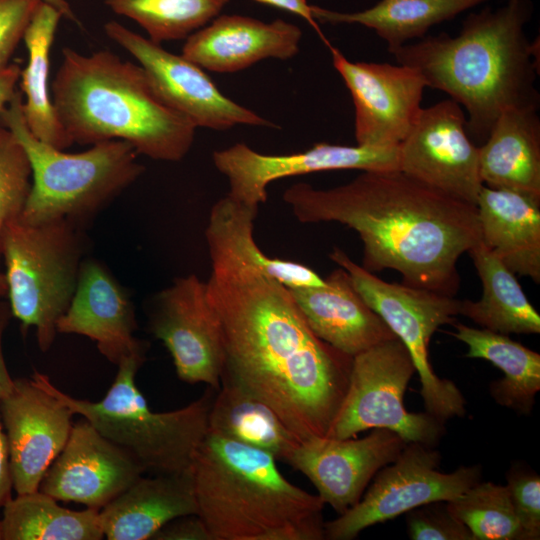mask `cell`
Returning <instances> with one entry per match:
<instances>
[{
    "mask_svg": "<svg viewBox=\"0 0 540 540\" xmlns=\"http://www.w3.org/2000/svg\"><path fill=\"white\" fill-rule=\"evenodd\" d=\"M490 0H380L357 12H339L311 5L318 23L360 24L375 31L386 41L389 53L413 39L426 36L428 30L449 21L462 12Z\"/></svg>",
    "mask_w": 540,
    "mask_h": 540,
    "instance_id": "obj_28",
    "label": "cell"
},
{
    "mask_svg": "<svg viewBox=\"0 0 540 540\" xmlns=\"http://www.w3.org/2000/svg\"><path fill=\"white\" fill-rule=\"evenodd\" d=\"M197 514L191 468L139 477L99 510L108 540H147L169 521Z\"/></svg>",
    "mask_w": 540,
    "mask_h": 540,
    "instance_id": "obj_23",
    "label": "cell"
},
{
    "mask_svg": "<svg viewBox=\"0 0 540 540\" xmlns=\"http://www.w3.org/2000/svg\"><path fill=\"white\" fill-rule=\"evenodd\" d=\"M109 39L132 55L172 109L194 126L223 131L236 125H277L226 97L202 70L182 55L126 28L117 21L104 25Z\"/></svg>",
    "mask_w": 540,
    "mask_h": 540,
    "instance_id": "obj_14",
    "label": "cell"
},
{
    "mask_svg": "<svg viewBox=\"0 0 540 540\" xmlns=\"http://www.w3.org/2000/svg\"><path fill=\"white\" fill-rule=\"evenodd\" d=\"M21 68L18 64H8L0 69V112L10 102L16 93V85L19 83Z\"/></svg>",
    "mask_w": 540,
    "mask_h": 540,
    "instance_id": "obj_42",
    "label": "cell"
},
{
    "mask_svg": "<svg viewBox=\"0 0 540 540\" xmlns=\"http://www.w3.org/2000/svg\"><path fill=\"white\" fill-rule=\"evenodd\" d=\"M0 540H3V532H2L1 520H0Z\"/></svg>",
    "mask_w": 540,
    "mask_h": 540,
    "instance_id": "obj_45",
    "label": "cell"
},
{
    "mask_svg": "<svg viewBox=\"0 0 540 540\" xmlns=\"http://www.w3.org/2000/svg\"><path fill=\"white\" fill-rule=\"evenodd\" d=\"M148 325L170 353L182 381L219 388L224 368L222 331L206 282L194 274L176 278L153 297Z\"/></svg>",
    "mask_w": 540,
    "mask_h": 540,
    "instance_id": "obj_12",
    "label": "cell"
},
{
    "mask_svg": "<svg viewBox=\"0 0 540 540\" xmlns=\"http://www.w3.org/2000/svg\"><path fill=\"white\" fill-rule=\"evenodd\" d=\"M269 452L208 431L191 465L212 540H322L325 503L289 482Z\"/></svg>",
    "mask_w": 540,
    "mask_h": 540,
    "instance_id": "obj_5",
    "label": "cell"
},
{
    "mask_svg": "<svg viewBox=\"0 0 540 540\" xmlns=\"http://www.w3.org/2000/svg\"><path fill=\"white\" fill-rule=\"evenodd\" d=\"M406 444L384 428L372 429L360 439L312 437L299 441L284 462L304 474L323 502L340 515L359 502L376 473Z\"/></svg>",
    "mask_w": 540,
    "mask_h": 540,
    "instance_id": "obj_17",
    "label": "cell"
},
{
    "mask_svg": "<svg viewBox=\"0 0 540 540\" xmlns=\"http://www.w3.org/2000/svg\"><path fill=\"white\" fill-rule=\"evenodd\" d=\"M84 249L82 228L67 220L31 224L18 217L4 226L0 254L8 302L22 327L35 329L42 352L53 345L74 295Z\"/></svg>",
    "mask_w": 540,
    "mask_h": 540,
    "instance_id": "obj_8",
    "label": "cell"
},
{
    "mask_svg": "<svg viewBox=\"0 0 540 540\" xmlns=\"http://www.w3.org/2000/svg\"><path fill=\"white\" fill-rule=\"evenodd\" d=\"M145 358L133 355L120 361L112 385L99 401L72 397L36 370L31 380L132 455L145 472L153 475L186 471L208 433L209 411L216 390L208 386L202 396L185 407L155 412L135 382Z\"/></svg>",
    "mask_w": 540,
    "mask_h": 540,
    "instance_id": "obj_7",
    "label": "cell"
},
{
    "mask_svg": "<svg viewBox=\"0 0 540 540\" xmlns=\"http://www.w3.org/2000/svg\"><path fill=\"white\" fill-rule=\"evenodd\" d=\"M329 49L353 100L357 145L399 146L422 109L427 87L422 75L402 64L352 62Z\"/></svg>",
    "mask_w": 540,
    "mask_h": 540,
    "instance_id": "obj_16",
    "label": "cell"
},
{
    "mask_svg": "<svg viewBox=\"0 0 540 540\" xmlns=\"http://www.w3.org/2000/svg\"><path fill=\"white\" fill-rule=\"evenodd\" d=\"M399 171L454 199L477 204L483 187L479 147L461 106L445 99L422 108L399 145Z\"/></svg>",
    "mask_w": 540,
    "mask_h": 540,
    "instance_id": "obj_13",
    "label": "cell"
},
{
    "mask_svg": "<svg viewBox=\"0 0 540 540\" xmlns=\"http://www.w3.org/2000/svg\"><path fill=\"white\" fill-rule=\"evenodd\" d=\"M283 200L301 223L337 222L356 231L367 271L392 269L404 284L444 295L456 294L457 262L480 241L477 206L399 170L362 171L329 189L296 183Z\"/></svg>",
    "mask_w": 540,
    "mask_h": 540,
    "instance_id": "obj_2",
    "label": "cell"
},
{
    "mask_svg": "<svg viewBox=\"0 0 540 540\" xmlns=\"http://www.w3.org/2000/svg\"><path fill=\"white\" fill-rule=\"evenodd\" d=\"M483 287L478 301L461 300L460 315L481 328L509 334H539L540 315L510 271L479 241L468 250Z\"/></svg>",
    "mask_w": 540,
    "mask_h": 540,
    "instance_id": "obj_27",
    "label": "cell"
},
{
    "mask_svg": "<svg viewBox=\"0 0 540 540\" xmlns=\"http://www.w3.org/2000/svg\"><path fill=\"white\" fill-rule=\"evenodd\" d=\"M509 492L523 540L540 538V477L527 466L516 464L506 474Z\"/></svg>",
    "mask_w": 540,
    "mask_h": 540,
    "instance_id": "obj_36",
    "label": "cell"
},
{
    "mask_svg": "<svg viewBox=\"0 0 540 540\" xmlns=\"http://www.w3.org/2000/svg\"><path fill=\"white\" fill-rule=\"evenodd\" d=\"M416 368L398 339L381 342L353 356L347 391L326 437L353 438L375 428L389 429L406 443L435 447L444 422L428 412H408L404 394Z\"/></svg>",
    "mask_w": 540,
    "mask_h": 540,
    "instance_id": "obj_10",
    "label": "cell"
},
{
    "mask_svg": "<svg viewBox=\"0 0 540 540\" xmlns=\"http://www.w3.org/2000/svg\"><path fill=\"white\" fill-rule=\"evenodd\" d=\"M22 102L21 93L16 91L0 112V124L22 144L32 167V187L20 217L31 224L67 220L83 229L143 174L139 154L122 140L67 153L31 133Z\"/></svg>",
    "mask_w": 540,
    "mask_h": 540,
    "instance_id": "obj_6",
    "label": "cell"
},
{
    "mask_svg": "<svg viewBox=\"0 0 540 540\" xmlns=\"http://www.w3.org/2000/svg\"><path fill=\"white\" fill-rule=\"evenodd\" d=\"M480 241L514 274L540 282V195L483 185Z\"/></svg>",
    "mask_w": 540,
    "mask_h": 540,
    "instance_id": "obj_24",
    "label": "cell"
},
{
    "mask_svg": "<svg viewBox=\"0 0 540 540\" xmlns=\"http://www.w3.org/2000/svg\"><path fill=\"white\" fill-rule=\"evenodd\" d=\"M13 489L16 494L39 490L49 466L64 448L74 412L30 379H16L0 400Z\"/></svg>",
    "mask_w": 540,
    "mask_h": 540,
    "instance_id": "obj_18",
    "label": "cell"
},
{
    "mask_svg": "<svg viewBox=\"0 0 540 540\" xmlns=\"http://www.w3.org/2000/svg\"><path fill=\"white\" fill-rule=\"evenodd\" d=\"M440 453L417 442L405 445L398 457L381 468L357 504L324 523L328 540H352L364 529L391 520L433 501H450L482 480V467L438 470Z\"/></svg>",
    "mask_w": 540,
    "mask_h": 540,
    "instance_id": "obj_11",
    "label": "cell"
},
{
    "mask_svg": "<svg viewBox=\"0 0 540 540\" xmlns=\"http://www.w3.org/2000/svg\"><path fill=\"white\" fill-rule=\"evenodd\" d=\"M216 169L229 183L228 196L259 206L267 199V186L281 178L322 171L399 170V146L333 145L316 143L293 154L266 155L244 143L214 151Z\"/></svg>",
    "mask_w": 540,
    "mask_h": 540,
    "instance_id": "obj_15",
    "label": "cell"
},
{
    "mask_svg": "<svg viewBox=\"0 0 540 540\" xmlns=\"http://www.w3.org/2000/svg\"><path fill=\"white\" fill-rule=\"evenodd\" d=\"M538 108L503 112L479 147L483 184L540 195V118Z\"/></svg>",
    "mask_w": 540,
    "mask_h": 540,
    "instance_id": "obj_25",
    "label": "cell"
},
{
    "mask_svg": "<svg viewBox=\"0 0 540 540\" xmlns=\"http://www.w3.org/2000/svg\"><path fill=\"white\" fill-rule=\"evenodd\" d=\"M208 431L271 453L284 461L299 442L278 415L239 382L221 375Z\"/></svg>",
    "mask_w": 540,
    "mask_h": 540,
    "instance_id": "obj_30",
    "label": "cell"
},
{
    "mask_svg": "<svg viewBox=\"0 0 540 540\" xmlns=\"http://www.w3.org/2000/svg\"><path fill=\"white\" fill-rule=\"evenodd\" d=\"M12 489L9 448L0 413V508L12 497Z\"/></svg>",
    "mask_w": 540,
    "mask_h": 540,
    "instance_id": "obj_40",
    "label": "cell"
},
{
    "mask_svg": "<svg viewBox=\"0 0 540 540\" xmlns=\"http://www.w3.org/2000/svg\"><path fill=\"white\" fill-rule=\"evenodd\" d=\"M61 17L57 9L43 1L37 7L23 36L28 63L21 70L19 82L25 96L22 110L31 133L65 150L73 142L56 116L48 85L49 55Z\"/></svg>",
    "mask_w": 540,
    "mask_h": 540,
    "instance_id": "obj_29",
    "label": "cell"
},
{
    "mask_svg": "<svg viewBox=\"0 0 540 540\" xmlns=\"http://www.w3.org/2000/svg\"><path fill=\"white\" fill-rule=\"evenodd\" d=\"M31 187L29 157L14 134L0 124V239L7 222L21 216Z\"/></svg>",
    "mask_w": 540,
    "mask_h": 540,
    "instance_id": "obj_34",
    "label": "cell"
},
{
    "mask_svg": "<svg viewBox=\"0 0 540 540\" xmlns=\"http://www.w3.org/2000/svg\"><path fill=\"white\" fill-rule=\"evenodd\" d=\"M454 327L450 334L468 346L466 357L487 360L504 373L489 385L494 401L519 415H530L540 390V354L505 334L461 323Z\"/></svg>",
    "mask_w": 540,
    "mask_h": 540,
    "instance_id": "obj_26",
    "label": "cell"
},
{
    "mask_svg": "<svg viewBox=\"0 0 540 540\" xmlns=\"http://www.w3.org/2000/svg\"><path fill=\"white\" fill-rule=\"evenodd\" d=\"M144 473L145 469L132 455L83 418L73 424L39 490L57 501L100 510Z\"/></svg>",
    "mask_w": 540,
    "mask_h": 540,
    "instance_id": "obj_19",
    "label": "cell"
},
{
    "mask_svg": "<svg viewBox=\"0 0 540 540\" xmlns=\"http://www.w3.org/2000/svg\"><path fill=\"white\" fill-rule=\"evenodd\" d=\"M229 0H105L141 26L155 43L187 38L219 15Z\"/></svg>",
    "mask_w": 540,
    "mask_h": 540,
    "instance_id": "obj_32",
    "label": "cell"
},
{
    "mask_svg": "<svg viewBox=\"0 0 540 540\" xmlns=\"http://www.w3.org/2000/svg\"><path fill=\"white\" fill-rule=\"evenodd\" d=\"M151 540H212L198 514L179 516L162 526Z\"/></svg>",
    "mask_w": 540,
    "mask_h": 540,
    "instance_id": "obj_38",
    "label": "cell"
},
{
    "mask_svg": "<svg viewBox=\"0 0 540 540\" xmlns=\"http://www.w3.org/2000/svg\"><path fill=\"white\" fill-rule=\"evenodd\" d=\"M41 1L57 9L62 15V17H65L66 19L74 23L80 24L76 15L74 14L73 9L71 8L70 4L66 0H41Z\"/></svg>",
    "mask_w": 540,
    "mask_h": 540,
    "instance_id": "obj_43",
    "label": "cell"
},
{
    "mask_svg": "<svg viewBox=\"0 0 540 540\" xmlns=\"http://www.w3.org/2000/svg\"><path fill=\"white\" fill-rule=\"evenodd\" d=\"M3 540H100L99 510L60 506L40 490L17 494L2 507Z\"/></svg>",
    "mask_w": 540,
    "mask_h": 540,
    "instance_id": "obj_31",
    "label": "cell"
},
{
    "mask_svg": "<svg viewBox=\"0 0 540 540\" xmlns=\"http://www.w3.org/2000/svg\"><path fill=\"white\" fill-rule=\"evenodd\" d=\"M41 0H0V69L6 67Z\"/></svg>",
    "mask_w": 540,
    "mask_h": 540,
    "instance_id": "obj_37",
    "label": "cell"
},
{
    "mask_svg": "<svg viewBox=\"0 0 540 540\" xmlns=\"http://www.w3.org/2000/svg\"><path fill=\"white\" fill-rule=\"evenodd\" d=\"M289 291L313 333L351 357L397 338L366 304L341 267L324 278L321 286Z\"/></svg>",
    "mask_w": 540,
    "mask_h": 540,
    "instance_id": "obj_22",
    "label": "cell"
},
{
    "mask_svg": "<svg viewBox=\"0 0 540 540\" xmlns=\"http://www.w3.org/2000/svg\"><path fill=\"white\" fill-rule=\"evenodd\" d=\"M57 333L86 336L117 365L133 355H145L147 345L134 335L133 303L110 271L95 259H84L71 302L59 318Z\"/></svg>",
    "mask_w": 540,
    "mask_h": 540,
    "instance_id": "obj_20",
    "label": "cell"
},
{
    "mask_svg": "<svg viewBox=\"0 0 540 540\" xmlns=\"http://www.w3.org/2000/svg\"><path fill=\"white\" fill-rule=\"evenodd\" d=\"M50 92L73 143L122 140L138 154L176 162L194 142V124L163 101L145 70L111 51L64 47Z\"/></svg>",
    "mask_w": 540,
    "mask_h": 540,
    "instance_id": "obj_4",
    "label": "cell"
},
{
    "mask_svg": "<svg viewBox=\"0 0 540 540\" xmlns=\"http://www.w3.org/2000/svg\"><path fill=\"white\" fill-rule=\"evenodd\" d=\"M7 297V283L3 271L0 270V298Z\"/></svg>",
    "mask_w": 540,
    "mask_h": 540,
    "instance_id": "obj_44",
    "label": "cell"
},
{
    "mask_svg": "<svg viewBox=\"0 0 540 540\" xmlns=\"http://www.w3.org/2000/svg\"><path fill=\"white\" fill-rule=\"evenodd\" d=\"M206 282L222 331L226 375L267 404L298 441L326 436L353 357L317 337L287 287L253 263L210 211Z\"/></svg>",
    "mask_w": 540,
    "mask_h": 540,
    "instance_id": "obj_1",
    "label": "cell"
},
{
    "mask_svg": "<svg viewBox=\"0 0 540 540\" xmlns=\"http://www.w3.org/2000/svg\"><path fill=\"white\" fill-rule=\"evenodd\" d=\"M302 31L282 19L265 23L241 15H221L186 38L182 56L218 73L246 69L267 59L288 60L299 51Z\"/></svg>",
    "mask_w": 540,
    "mask_h": 540,
    "instance_id": "obj_21",
    "label": "cell"
},
{
    "mask_svg": "<svg viewBox=\"0 0 540 540\" xmlns=\"http://www.w3.org/2000/svg\"><path fill=\"white\" fill-rule=\"evenodd\" d=\"M447 504L475 540H523L506 486L481 480Z\"/></svg>",
    "mask_w": 540,
    "mask_h": 540,
    "instance_id": "obj_33",
    "label": "cell"
},
{
    "mask_svg": "<svg viewBox=\"0 0 540 540\" xmlns=\"http://www.w3.org/2000/svg\"><path fill=\"white\" fill-rule=\"evenodd\" d=\"M261 4L276 7L292 14H296L305 19L319 34L324 43L330 47L329 41L325 38L320 30L318 23L314 20L311 14V5L306 0H255Z\"/></svg>",
    "mask_w": 540,
    "mask_h": 540,
    "instance_id": "obj_41",
    "label": "cell"
},
{
    "mask_svg": "<svg viewBox=\"0 0 540 540\" xmlns=\"http://www.w3.org/2000/svg\"><path fill=\"white\" fill-rule=\"evenodd\" d=\"M329 258L349 275L366 304L388 325L408 349L419 376L425 411L442 422L466 414V400L457 385L442 379L429 361L428 347L434 332L453 324L461 300L407 284L388 283L355 263L340 248Z\"/></svg>",
    "mask_w": 540,
    "mask_h": 540,
    "instance_id": "obj_9",
    "label": "cell"
},
{
    "mask_svg": "<svg viewBox=\"0 0 540 540\" xmlns=\"http://www.w3.org/2000/svg\"><path fill=\"white\" fill-rule=\"evenodd\" d=\"M532 12L530 0H507L497 9L468 14L454 37L424 36L391 54L416 69L427 87L463 106L470 137L483 143L503 112L539 108V42H530L524 31Z\"/></svg>",
    "mask_w": 540,
    "mask_h": 540,
    "instance_id": "obj_3",
    "label": "cell"
},
{
    "mask_svg": "<svg viewBox=\"0 0 540 540\" xmlns=\"http://www.w3.org/2000/svg\"><path fill=\"white\" fill-rule=\"evenodd\" d=\"M12 317L9 302L0 298V400L9 394L14 385V379L8 372L3 353V336Z\"/></svg>",
    "mask_w": 540,
    "mask_h": 540,
    "instance_id": "obj_39",
    "label": "cell"
},
{
    "mask_svg": "<svg viewBox=\"0 0 540 540\" xmlns=\"http://www.w3.org/2000/svg\"><path fill=\"white\" fill-rule=\"evenodd\" d=\"M405 514L412 540H475L467 526L451 513L447 501L429 502Z\"/></svg>",
    "mask_w": 540,
    "mask_h": 540,
    "instance_id": "obj_35",
    "label": "cell"
}]
</instances>
